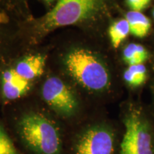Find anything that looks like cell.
<instances>
[{
  "label": "cell",
  "instance_id": "1",
  "mask_svg": "<svg viewBox=\"0 0 154 154\" xmlns=\"http://www.w3.org/2000/svg\"><path fill=\"white\" fill-rule=\"evenodd\" d=\"M23 142L36 154H61L62 141L59 130L49 119L39 113L24 116L19 123Z\"/></svg>",
  "mask_w": 154,
  "mask_h": 154
},
{
  "label": "cell",
  "instance_id": "2",
  "mask_svg": "<svg viewBox=\"0 0 154 154\" xmlns=\"http://www.w3.org/2000/svg\"><path fill=\"white\" fill-rule=\"evenodd\" d=\"M66 66L75 79L88 90L101 91L109 85V75L104 65L87 50L76 49L69 53Z\"/></svg>",
  "mask_w": 154,
  "mask_h": 154
},
{
  "label": "cell",
  "instance_id": "3",
  "mask_svg": "<svg viewBox=\"0 0 154 154\" xmlns=\"http://www.w3.org/2000/svg\"><path fill=\"white\" fill-rule=\"evenodd\" d=\"M105 0H58L44 16L40 26L44 31L77 24L91 18L102 8Z\"/></svg>",
  "mask_w": 154,
  "mask_h": 154
},
{
  "label": "cell",
  "instance_id": "4",
  "mask_svg": "<svg viewBox=\"0 0 154 154\" xmlns=\"http://www.w3.org/2000/svg\"><path fill=\"white\" fill-rule=\"evenodd\" d=\"M125 132L119 154H154V136L149 124L134 111L124 119Z\"/></svg>",
  "mask_w": 154,
  "mask_h": 154
},
{
  "label": "cell",
  "instance_id": "5",
  "mask_svg": "<svg viewBox=\"0 0 154 154\" xmlns=\"http://www.w3.org/2000/svg\"><path fill=\"white\" fill-rule=\"evenodd\" d=\"M115 135L110 128L94 126L80 134L74 145V154H113Z\"/></svg>",
  "mask_w": 154,
  "mask_h": 154
},
{
  "label": "cell",
  "instance_id": "6",
  "mask_svg": "<svg viewBox=\"0 0 154 154\" xmlns=\"http://www.w3.org/2000/svg\"><path fill=\"white\" fill-rule=\"evenodd\" d=\"M42 96L48 105L62 115H72L77 108L76 99L72 90L57 77L46 81L42 88Z\"/></svg>",
  "mask_w": 154,
  "mask_h": 154
},
{
  "label": "cell",
  "instance_id": "7",
  "mask_svg": "<svg viewBox=\"0 0 154 154\" xmlns=\"http://www.w3.org/2000/svg\"><path fill=\"white\" fill-rule=\"evenodd\" d=\"M29 82L23 79L15 69H8L3 73L2 92L6 100L13 101L19 99L29 91Z\"/></svg>",
  "mask_w": 154,
  "mask_h": 154
},
{
  "label": "cell",
  "instance_id": "8",
  "mask_svg": "<svg viewBox=\"0 0 154 154\" xmlns=\"http://www.w3.org/2000/svg\"><path fill=\"white\" fill-rule=\"evenodd\" d=\"M46 57L42 55H31L17 63L15 70L24 79L30 82L43 74Z\"/></svg>",
  "mask_w": 154,
  "mask_h": 154
},
{
  "label": "cell",
  "instance_id": "9",
  "mask_svg": "<svg viewBox=\"0 0 154 154\" xmlns=\"http://www.w3.org/2000/svg\"><path fill=\"white\" fill-rule=\"evenodd\" d=\"M126 19L129 24L130 33L136 37H145L151 29L150 19L139 11H128L126 15Z\"/></svg>",
  "mask_w": 154,
  "mask_h": 154
},
{
  "label": "cell",
  "instance_id": "10",
  "mask_svg": "<svg viewBox=\"0 0 154 154\" xmlns=\"http://www.w3.org/2000/svg\"><path fill=\"white\" fill-rule=\"evenodd\" d=\"M124 59L129 66L143 64L149 59V52L146 48L137 44H130L124 50Z\"/></svg>",
  "mask_w": 154,
  "mask_h": 154
},
{
  "label": "cell",
  "instance_id": "11",
  "mask_svg": "<svg viewBox=\"0 0 154 154\" xmlns=\"http://www.w3.org/2000/svg\"><path fill=\"white\" fill-rule=\"evenodd\" d=\"M129 33V24L126 19H120L113 23L109 29V35L113 47L118 48Z\"/></svg>",
  "mask_w": 154,
  "mask_h": 154
},
{
  "label": "cell",
  "instance_id": "12",
  "mask_svg": "<svg viewBox=\"0 0 154 154\" xmlns=\"http://www.w3.org/2000/svg\"><path fill=\"white\" fill-rule=\"evenodd\" d=\"M124 80L128 85L138 87L144 84L146 80V69L143 64L129 66L125 71Z\"/></svg>",
  "mask_w": 154,
  "mask_h": 154
},
{
  "label": "cell",
  "instance_id": "13",
  "mask_svg": "<svg viewBox=\"0 0 154 154\" xmlns=\"http://www.w3.org/2000/svg\"><path fill=\"white\" fill-rule=\"evenodd\" d=\"M0 154H18L12 140L0 125Z\"/></svg>",
  "mask_w": 154,
  "mask_h": 154
},
{
  "label": "cell",
  "instance_id": "14",
  "mask_svg": "<svg viewBox=\"0 0 154 154\" xmlns=\"http://www.w3.org/2000/svg\"><path fill=\"white\" fill-rule=\"evenodd\" d=\"M127 5L131 11L140 12L151 3V0H126Z\"/></svg>",
  "mask_w": 154,
  "mask_h": 154
},
{
  "label": "cell",
  "instance_id": "15",
  "mask_svg": "<svg viewBox=\"0 0 154 154\" xmlns=\"http://www.w3.org/2000/svg\"><path fill=\"white\" fill-rule=\"evenodd\" d=\"M44 2H46L48 5H51L54 2V0H43Z\"/></svg>",
  "mask_w": 154,
  "mask_h": 154
},
{
  "label": "cell",
  "instance_id": "16",
  "mask_svg": "<svg viewBox=\"0 0 154 154\" xmlns=\"http://www.w3.org/2000/svg\"><path fill=\"white\" fill-rule=\"evenodd\" d=\"M153 17H154V9H153Z\"/></svg>",
  "mask_w": 154,
  "mask_h": 154
}]
</instances>
